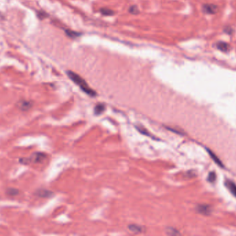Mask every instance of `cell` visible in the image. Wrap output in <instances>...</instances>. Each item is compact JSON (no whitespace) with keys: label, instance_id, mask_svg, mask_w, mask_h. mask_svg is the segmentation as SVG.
Wrapping results in <instances>:
<instances>
[{"label":"cell","instance_id":"cell-15","mask_svg":"<svg viewBox=\"0 0 236 236\" xmlns=\"http://www.w3.org/2000/svg\"><path fill=\"white\" fill-rule=\"evenodd\" d=\"M19 162L20 163L23 164V165H29L30 163L29 158H20Z\"/></svg>","mask_w":236,"mask_h":236},{"label":"cell","instance_id":"cell-1","mask_svg":"<svg viewBox=\"0 0 236 236\" xmlns=\"http://www.w3.org/2000/svg\"><path fill=\"white\" fill-rule=\"evenodd\" d=\"M67 75L70 78V79L71 80H73L75 84L77 85L78 86L81 88V90L84 91L85 93L91 96H96V92L92 90V89L88 86L87 82L80 76H79L78 74L73 72V71H67Z\"/></svg>","mask_w":236,"mask_h":236},{"label":"cell","instance_id":"cell-16","mask_svg":"<svg viewBox=\"0 0 236 236\" xmlns=\"http://www.w3.org/2000/svg\"><path fill=\"white\" fill-rule=\"evenodd\" d=\"M215 180V174L214 173H210L208 174V181L210 182H213Z\"/></svg>","mask_w":236,"mask_h":236},{"label":"cell","instance_id":"cell-9","mask_svg":"<svg viewBox=\"0 0 236 236\" xmlns=\"http://www.w3.org/2000/svg\"><path fill=\"white\" fill-rule=\"evenodd\" d=\"M106 106L103 103H100V104H97L95 107V114L97 115H100L101 114L102 112H103L105 110Z\"/></svg>","mask_w":236,"mask_h":236},{"label":"cell","instance_id":"cell-10","mask_svg":"<svg viewBox=\"0 0 236 236\" xmlns=\"http://www.w3.org/2000/svg\"><path fill=\"white\" fill-rule=\"evenodd\" d=\"M128 228L130 229V231L134 233H141L143 231V229L141 227L136 224H131L128 226Z\"/></svg>","mask_w":236,"mask_h":236},{"label":"cell","instance_id":"cell-7","mask_svg":"<svg viewBox=\"0 0 236 236\" xmlns=\"http://www.w3.org/2000/svg\"><path fill=\"white\" fill-rule=\"evenodd\" d=\"M216 46L219 50L224 51V52H227V51H228L229 49H230V47H229L228 44L225 42H220L216 44Z\"/></svg>","mask_w":236,"mask_h":236},{"label":"cell","instance_id":"cell-5","mask_svg":"<svg viewBox=\"0 0 236 236\" xmlns=\"http://www.w3.org/2000/svg\"><path fill=\"white\" fill-rule=\"evenodd\" d=\"M37 197H42V198H49L53 196V193L50 190H48L46 189H39L37 190L35 193Z\"/></svg>","mask_w":236,"mask_h":236},{"label":"cell","instance_id":"cell-8","mask_svg":"<svg viewBox=\"0 0 236 236\" xmlns=\"http://www.w3.org/2000/svg\"><path fill=\"white\" fill-rule=\"evenodd\" d=\"M6 193L8 195V196H11V197H14L18 195L19 194V190L17 189H15V188H8L7 190H6Z\"/></svg>","mask_w":236,"mask_h":236},{"label":"cell","instance_id":"cell-18","mask_svg":"<svg viewBox=\"0 0 236 236\" xmlns=\"http://www.w3.org/2000/svg\"><path fill=\"white\" fill-rule=\"evenodd\" d=\"M46 13L44 12H39V18H44L46 17Z\"/></svg>","mask_w":236,"mask_h":236},{"label":"cell","instance_id":"cell-14","mask_svg":"<svg viewBox=\"0 0 236 236\" xmlns=\"http://www.w3.org/2000/svg\"><path fill=\"white\" fill-rule=\"evenodd\" d=\"M129 13H132V14L133 15H136V14H138V13H139V10L137 6H132L131 7H130L129 8Z\"/></svg>","mask_w":236,"mask_h":236},{"label":"cell","instance_id":"cell-3","mask_svg":"<svg viewBox=\"0 0 236 236\" xmlns=\"http://www.w3.org/2000/svg\"><path fill=\"white\" fill-rule=\"evenodd\" d=\"M29 158L30 163H39L46 158V155L44 152H35Z\"/></svg>","mask_w":236,"mask_h":236},{"label":"cell","instance_id":"cell-12","mask_svg":"<svg viewBox=\"0 0 236 236\" xmlns=\"http://www.w3.org/2000/svg\"><path fill=\"white\" fill-rule=\"evenodd\" d=\"M100 12L102 14H103L104 15H106V16H110V15H112L114 14L113 11H112V10L111 9H108V8H102L100 10Z\"/></svg>","mask_w":236,"mask_h":236},{"label":"cell","instance_id":"cell-17","mask_svg":"<svg viewBox=\"0 0 236 236\" xmlns=\"http://www.w3.org/2000/svg\"><path fill=\"white\" fill-rule=\"evenodd\" d=\"M198 210H199V211L200 212V213H204V214H206L207 213H208V212H207V211H208V208H207L205 206H200L199 208H198Z\"/></svg>","mask_w":236,"mask_h":236},{"label":"cell","instance_id":"cell-4","mask_svg":"<svg viewBox=\"0 0 236 236\" xmlns=\"http://www.w3.org/2000/svg\"><path fill=\"white\" fill-rule=\"evenodd\" d=\"M218 6L214 4H205L203 6V11L207 14H215L218 11Z\"/></svg>","mask_w":236,"mask_h":236},{"label":"cell","instance_id":"cell-2","mask_svg":"<svg viewBox=\"0 0 236 236\" xmlns=\"http://www.w3.org/2000/svg\"><path fill=\"white\" fill-rule=\"evenodd\" d=\"M33 105V102L31 101L25 100V99H22V100L19 101L16 103L17 107L23 112L29 111V109L32 108Z\"/></svg>","mask_w":236,"mask_h":236},{"label":"cell","instance_id":"cell-13","mask_svg":"<svg viewBox=\"0 0 236 236\" xmlns=\"http://www.w3.org/2000/svg\"><path fill=\"white\" fill-rule=\"evenodd\" d=\"M66 33L68 37H71V38H75V37H77L80 35L79 33H77L75 31H73V30H66Z\"/></svg>","mask_w":236,"mask_h":236},{"label":"cell","instance_id":"cell-6","mask_svg":"<svg viewBox=\"0 0 236 236\" xmlns=\"http://www.w3.org/2000/svg\"><path fill=\"white\" fill-rule=\"evenodd\" d=\"M225 184L229 190L231 191V193L236 197V184L232 181H227Z\"/></svg>","mask_w":236,"mask_h":236},{"label":"cell","instance_id":"cell-11","mask_svg":"<svg viewBox=\"0 0 236 236\" xmlns=\"http://www.w3.org/2000/svg\"><path fill=\"white\" fill-rule=\"evenodd\" d=\"M208 154H209V155H210V156H211V158H213V159L214 162H215V163H216L218 164V165H219L220 166H222V167L223 166V165H222V163L220 162V160L218 159V157H217L216 156H215V155L214 153L211 152L210 151V150H208Z\"/></svg>","mask_w":236,"mask_h":236}]
</instances>
